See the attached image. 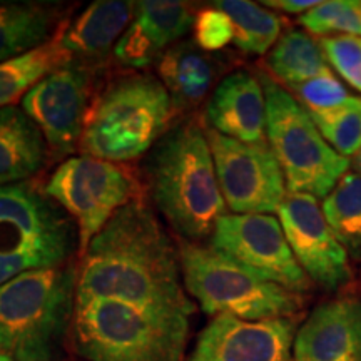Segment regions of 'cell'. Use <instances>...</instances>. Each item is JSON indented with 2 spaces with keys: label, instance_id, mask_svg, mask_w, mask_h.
Segmentation results:
<instances>
[{
  "label": "cell",
  "instance_id": "cell-6",
  "mask_svg": "<svg viewBox=\"0 0 361 361\" xmlns=\"http://www.w3.org/2000/svg\"><path fill=\"white\" fill-rule=\"evenodd\" d=\"M183 281L206 314H226L245 322L293 318L303 298L274 284L211 246L179 243Z\"/></svg>",
  "mask_w": 361,
  "mask_h": 361
},
{
  "label": "cell",
  "instance_id": "cell-28",
  "mask_svg": "<svg viewBox=\"0 0 361 361\" xmlns=\"http://www.w3.org/2000/svg\"><path fill=\"white\" fill-rule=\"evenodd\" d=\"M319 47L338 74L361 92V37L328 35L322 39Z\"/></svg>",
  "mask_w": 361,
  "mask_h": 361
},
{
  "label": "cell",
  "instance_id": "cell-23",
  "mask_svg": "<svg viewBox=\"0 0 361 361\" xmlns=\"http://www.w3.org/2000/svg\"><path fill=\"white\" fill-rule=\"evenodd\" d=\"M322 211L340 245L361 258V176L348 171L323 200Z\"/></svg>",
  "mask_w": 361,
  "mask_h": 361
},
{
  "label": "cell",
  "instance_id": "cell-15",
  "mask_svg": "<svg viewBox=\"0 0 361 361\" xmlns=\"http://www.w3.org/2000/svg\"><path fill=\"white\" fill-rule=\"evenodd\" d=\"M291 361H361V298L316 306L296 331Z\"/></svg>",
  "mask_w": 361,
  "mask_h": 361
},
{
  "label": "cell",
  "instance_id": "cell-13",
  "mask_svg": "<svg viewBox=\"0 0 361 361\" xmlns=\"http://www.w3.org/2000/svg\"><path fill=\"white\" fill-rule=\"evenodd\" d=\"M89 107V74L72 62L51 72L22 99V109L61 154L80 142Z\"/></svg>",
  "mask_w": 361,
  "mask_h": 361
},
{
  "label": "cell",
  "instance_id": "cell-10",
  "mask_svg": "<svg viewBox=\"0 0 361 361\" xmlns=\"http://www.w3.org/2000/svg\"><path fill=\"white\" fill-rule=\"evenodd\" d=\"M211 247L284 290L303 295L313 281L298 264L279 219L271 214H224Z\"/></svg>",
  "mask_w": 361,
  "mask_h": 361
},
{
  "label": "cell",
  "instance_id": "cell-14",
  "mask_svg": "<svg viewBox=\"0 0 361 361\" xmlns=\"http://www.w3.org/2000/svg\"><path fill=\"white\" fill-rule=\"evenodd\" d=\"M295 318L245 322L214 316L196 340L186 361H291Z\"/></svg>",
  "mask_w": 361,
  "mask_h": 361
},
{
  "label": "cell",
  "instance_id": "cell-7",
  "mask_svg": "<svg viewBox=\"0 0 361 361\" xmlns=\"http://www.w3.org/2000/svg\"><path fill=\"white\" fill-rule=\"evenodd\" d=\"M266 97V137L281 166L288 192L326 197L350 161L333 149L310 112L271 75H258Z\"/></svg>",
  "mask_w": 361,
  "mask_h": 361
},
{
  "label": "cell",
  "instance_id": "cell-9",
  "mask_svg": "<svg viewBox=\"0 0 361 361\" xmlns=\"http://www.w3.org/2000/svg\"><path fill=\"white\" fill-rule=\"evenodd\" d=\"M216 176L233 214L278 213L288 196L281 166L268 142H243L206 129Z\"/></svg>",
  "mask_w": 361,
  "mask_h": 361
},
{
  "label": "cell",
  "instance_id": "cell-5",
  "mask_svg": "<svg viewBox=\"0 0 361 361\" xmlns=\"http://www.w3.org/2000/svg\"><path fill=\"white\" fill-rule=\"evenodd\" d=\"M173 104L164 84L151 75L116 80L90 104L80 151L109 162L142 156L166 134Z\"/></svg>",
  "mask_w": 361,
  "mask_h": 361
},
{
  "label": "cell",
  "instance_id": "cell-29",
  "mask_svg": "<svg viewBox=\"0 0 361 361\" xmlns=\"http://www.w3.org/2000/svg\"><path fill=\"white\" fill-rule=\"evenodd\" d=\"M293 90L300 99L301 106L310 114L335 109V107L343 106L351 97L345 85L333 74L319 75V78L306 80V82L293 87Z\"/></svg>",
  "mask_w": 361,
  "mask_h": 361
},
{
  "label": "cell",
  "instance_id": "cell-17",
  "mask_svg": "<svg viewBox=\"0 0 361 361\" xmlns=\"http://www.w3.org/2000/svg\"><path fill=\"white\" fill-rule=\"evenodd\" d=\"M135 4L121 0H97L59 32L62 47L71 56L94 57L106 54L130 25Z\"/></svg>",
  "mask_w": 361,
  "mask_h": 361
},
{
  "label": "cell",
  "instance_id": "cell-16",
  "mask_svg": "<svg viewBox=\"0 0 361 361\" xmlns=\"http://www.w3.org/2000/svg\"><path fill=\"white\" fill-rule=\"evenodd\" d=\"M209 129L243 142H263L266 97L259 79L250 72L229 74L216 87L206 107Z\"/></svg>",
  "mask_w": 361,
  "mask_h": 361
},
{
  "label": "cell",
  "instance_id": "cell-2",
  "mask_svg": "<svg viewBox=\"0 0 361 361\" xmlns=\"http://www.w3.org/2000/svg\"><path fill=\"white\" fill-rule=\"evenodd\" d=\"M152 201L174 231L197 243L226 214L213 154L200 124L176 126L157 141L147 161Z\"/></svg>",
  "mask_w": 361,
  "mask_h": 361
},
{
  "label": "cell",
  "instance_id": "cell-22",
  "mask_svg": "<svg viewBox=\"0 0 361 361\" xmlns=\"http://www.w3.org/2000/svg\"><path fill=\"white\" fill-rule=\"evenodd\" d=\"M159 75L174 102L194 104L206 96L213 82V67L189 45H176L161 57Z\"/></svg>",
  "mask_w": 361,
  "mask_h": 361
},
{
  "label": "cell",
  "instance_id": "cell-18",
  "mask_svg": "<svg viewBox=\"0 0 361 361\" xmlns=\"http://www.w3.org/2000/svg\"><path fill=\"white\" fill-rule=\"evenodd\" d=\"M45 139L19 107L0 109V188L25 183L44 164Z\"/></svg>",
  "mask_w": 361,
  "mask_h": 361
},
{
  "label": "cell",
  "instance_id": "cell-27",
  "mask_svg": "<svg viewBox=\"0 0 361 361\" xmlns=\"http://www.w3.org/2000/svg\"><path fill=\"white\" fill-rule=\"evenodd\" d=\"M300 24L311 34L324 35V37H328V34L361 37V2L356 0L319 2L300 17Z\"/></svg>",
  "mask_w": 361,
  "mask_h": 361
},
{
  "label": "cell",
  "instance_id": "cell-21",
  "mask_svg": "<svg viewBox=\"0 0 361 361\" xmlns=\"http://www.w3.org/2000/svg\"><path fill=\"white\" fill-rule=\"evenodd\" d=\"M268 66L291 89L310 79L331 74L322 47L301 30H288L278 40L269 54Z\"/></svg>",
  "mask_w": 361,
  "mask_h": 361
},
{
  "label": "cell",
  "instance_id": "cell-31",
  "mask_svg": "<svg viewBox=\"0 0 361 361\" xmlns=\"http://www.w3.org/2000/svg\"><path fill=\"white\" fill-rule=\"evenodd\" d=\"M159 54L161 52L154 47V44L133 22L123 34V37L117 40L114 47V56L117 61L128 67H135V69L149 66L152 61H156Z\"/></svg>",
  "mask_w": 361,
  "mask_h": 361
},
{
  "label": "cell",
  "instance_id": "cell-3",
  "mask_svg": "<svg viewBox=\"0 0 361 361\" xmlns=\"http://www.w3.org/2000/svg\"><path fill=\"white\" fill-rule=\"evenodd\" d=\"M191 314L114 300L75 306L74 345L87 361H183Z\"/></svg>",
  "mask_w": 361,
  "mask_h": 361
},
{
  "label": "cell",
  "instance_id": "cell-11",
  "mask_svg": "<svg viewBox=\"0 0 361 361\" xmlns=\"http://www.w3.org/2000/svg\"><path fill=\"white\" fill-rule=\"evenodd\" d=\"M72 250L67 218L30 183L0 188V251L34 252L61 266Z\"/></svg>",
  "mask_w": 361,
  "mask_h": 361
},
{
  "label": "cell",
  "instance_id": "cell-12",
  "mask_svg": "<svg viewBox=\"0 0 361 361\" xmlns=\"http://www.w3.org/2000/svg\"><path fill=\"white\" fill-rule=\"evenodd\" d=\"M278 216L298 264L311 281L328 291L351 281L348 252L333 234L314 196L288 192Z\"/></svg>",
  "mask_w": 361,
  "mask_h": 361
},
{
  "label": "cell",
  "instance_id": "cell-19",
  "mask_svg": "<svg viewBox=\"0 0 361 361\" xmlns=\"http://www.w3.org/2000/svg\"><path fill=\"white\" fill-rule=\"evenodd\" d=\"M57 11L47 4H0V62L11 61L49 42Z\"/></svg>",
  "mask_w": 361,
  "mask_h": 361
},
{
  "label": "cell",
  "instance_id": "cell-24",
  "mask_svg": "<svg viewBox=\"0 0 361 361\" xmlns=\"http://www.w3.org/2000/svg\"><path fill=\"white\" fill-rule=\"evenodd\" d=\"M218 7L234 25V45L247 54H266L276 44L281 32V20L268 8L246 0H221Z\"/></svg>",
  "mask_w": 361,
  "mask_h": 361
},
{
  "label": "cell",
  "instance_id": "cell-20",
  "mask_svg": "<svg viewBox=\"0 0 361 361\" xmlns=\"http://www.w3.org/2000/svg\"><path fill=\"white\" fill-rule=\"evenodd\" d=\"M71 54L62 47L57 35L24 56L0 62V109L12 107L35 84L51 72L71 62Z\"/></svg>",
  "mask_w": 361,
  "mask_h": 361
},
{
  "label": "cell",
  "instance_id": "cell-25",
  "mask_svg": "<svg viewBox=\"0 0 361 361\" xmlns=\"http://www.w3.org/2000/svg\"><path fill=\"white\" fill-rule=\"evenodd\" d=\"M194 17L184 2L173 0H144L135 4L133 24L162 51L183 37L192 25Z\"/></svg>",
  "mask_w": 361,
  "mask_h": 361
},
{
  "label": "cell",
  "instance_id": "cell-32",
  "mask_svg": "<svg viewBox=\"0 0 361 361\" xmlns=\"http://www.w3.org/2000/svg\"><path fill=\"white\" fill-rule=\"evenodd\" d=\"M39 268H56V266H52L47 259L39 255H34V252L0 251V286L11 281L12 278L19 276L24 271Z\"/></svg>",
  "mask_w": 361,
  "mask_h": 361
},
{
  "label": "cell",
  "instance_id": "cell-26",
  "mask_svg": "<svg viewBox=\"0 0 361 361\" xmlns=\"http://www.w3.org/2000/svg\"><path fill=\"white\" fill-rule=\"evenodd\" d=\"M316 128L338 154L348 159L361 147V99L351 96L343 106L310 114Z\"/></svg>",
  "mask_w": 361,
  "mask_h": 361
},
{
  "label": "cell",
  "instance_id": "cell-33",
  "mask_svg": "<svg viewBox=\"0 0 361 361\" xmlns=\"http://www.w3.org/2000/svg\"><path fill=\"white\" fill-rule=\"evenodd\" d=\"M319 2L318 0H266V2H263V6L273 7L276 11H283L288 13H306L318 6Z\"/></svg>",
  "mask_w": 361,
  "mask_h": 361
},
{
  "label": "cell",
  "instance_id": "cell-35",
  "mask_svg": "<svg viewBox=\"0 0 361 361\" xmlns=\"http://www.w3.org/2000/svg\"><path fill=\"white\" fill-rule=\"evenodd\" d=\"M0 361H16V360L11 358V356L6 355V353H2V351H0Z\"/></svg>",
  "mask_w": 361,
  "mask_h": 361
},
{
  "label": "cell",
  "instance_id": "cell-1",
  "mask_svg": "<svg viewBox=\"0 0 361 361\" xmlns=\"http://www.w3.org/2000/svg\"><path fill=\"white\" fill-rule=\"evenodd\" d=\"M99 300L196 311L184 288L179 247L142 200L121 207L84 252L75 306Z\"/></svg>",
  "mask_w": 361,
  "mask_h": 361
},
{
  "label": "cell",
  "instance_id": "cell-8",
  "mask_svg": "<svg viewBox=\"0 0 361 361\" xmlns=\"http://www.w3.org/2000/svg\"><path fill=\"white\" fill-rule=\"evenodd\" d=\"M44 192L78 221L82 255L121 207L141 201V186L128 169L90 156L62 162L47 180Z\"/></svg>",
  "mask_w": 361,
  "mask_h": 361
},
{
  "label": "cell",
  "instance_id": "cell-30",
  "mask_svg": "<svg viewBox=\"0 0 361 361\" xmlns=\"http://www.w3.org/2000/svg\"><path fill=\"white\" fill-rule=\"evenodd\" d=\"M194 42L204 51H219L234 42V25L228 13L218 7H206L194 17Z\"/></svg>",
  "mask_w": 361,
  "mask_h": 361
},
{
  "label": "cell",
  "instance_id": "cell-4",
  "mask_svg": "<svg viewBox=\"0 0 361 361\" xmlns=\"http://www.w3.org/2000/svg\"><path fill=\"white\" fill-rule=\"evenodd\" d=\"M78 273L39 268L0 286V351L16 361H52L74 322Z\"/></svg>",
  "mask_w": 361,
  "mask_h": 361
},
{
  "label": "cell",
  "instance_id": "cell-34",
  "mask_svg": "<svg viewBox=\"0 0 361 361\" xmlns=\"http://www.w3.org/2000/svg\"><path fill=\"white\" fill-rule=\"evenodd\" d=\"M353 166H355V173L361 176V147L358 149V152L353 156Z\"/></svg>",
  "mask_w": 361,
  "mask_h": 361
}]
</instances>
